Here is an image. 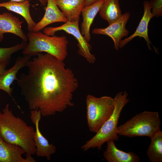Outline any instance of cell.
Wrapping results in <instances>:
<instances>
[{
	"label": "cell",
	"instance_id": "7c38bea8",
	"mask_svg": "<svg viewBox=\"0 0 162 162\" xmlns=\"http://www.w3.org/2000/svg\"><path fill=\"white\" fill-rule=\"evenodd\" d=\"M31 57L28 55L18 57L12 67L0 75V89L8 93L17 105L12 98L13 88L10 86L14 80H17L16 75L18 72L21 69L26 66Z\"/></svg>",
	"mask_w": 162,
	"mask_h": 162
},
{
	"label": "cell",
	"instance_id": "9a60e30c",
	"mask_svg": "<svg viewBox=\"0 0 162 162\" xmlns=\"http://www.w3.org/2000/svg\"><path fill=\"white\" fill-rule=\"evenodd\" d=\"M114 141L109 140L106 142V150L103 153L105 160L108 162H139V156L133 152H125L119 149Z\"/></svg>",
	"mask_w": 162,
	"mask_h": 162
},
{
	"label": "cell",
	"instance_id": "52a82bcc",
	"mask_svg": "<svg viewBox=\"0 0 162 162\" xmlns=\"http://www.w3.org/2000/svg\"><path fill=\"white\" fill-rule=\"evenodd\" d=\"M80 19L73 21H68L62 25L56 27H46L43 33L49 36H54L57 32L63 31L74 36L78 42V54L84 57L89 63L93 64L96 61L94 55L91 53L92 47L82 34L79 27Z\"/></svg>",
	"mask_w": 162,
	"mask_h": 162
},
{
	"label": "cell",
	"instance_id": "30bf717a",
	"mask_svg": "<svg viewBox=\"0 0 162 162\" xmlns=\"http://www.w3.org/2000/svg\"><path fill=\"white\" fill-rule=\"evenodd\" d=\"M20 146L5 141L0 135V162H36L32 155L25 154Z\"/></svg>",
	"mask_w": 162,
	"mask_h": 162
},
{
	"label": "cell",
	"instance_id": "5bb4252c",
	"mask_svg": "<svg viewBox=\"0 0 162 162\" xmlns=\"http://www.w3.org/2000/svg\"><path fill=\"white\" fill-rule=\"evenodd\" d=\"M44 14L36 25L33 32H38L43 29L48 25L57 22H67L68 21L60 10L56 0H47Z\"/></svg>",
	"mask_w": 162,
	"mask_h": 162
},
{
	"label": "cell",
	"instance_id": "4fadbf2b",
	"mask_svg": "<svg viewBox=\"0 0 162 162\" xmlns=\"http://www.w3.org/2000/svg\"><path fill=\"white\" fill-rule=\"evenodd\" d=\"M144 14L135 32L129 37L122 40L119 44V48H122L137 36L143 38L147 42L149 50H152L150 44L152 43L148 34V26L151 19L153 17L151 11V8L149 2L145 1L143 3Z\"/></svg>",
	"mask_w": 162,
	"mask_h": 162
},
{
	"label": "cell",
	"instance_id": "7a4b0ae2",
	"mask_svg": "<svg viewBox=\"0 0 162 162\" xmlns=\"http://www.w3.org/2000/svg\"><path fill=\"white\" fill-rule=\"evenodd\" d=\"M35 130L21 118L16 116L7 104L0 112V135L6 142L19 146L26 154H35L33 140Z\"/></svg>",
	"mask_w": 162,
	"mask_h": 162
},
{
	"label": "cell",
	"instance_id": "d4e9b609",
	"mask_svg": "<svg viewBox=\"0 0 162 162\" xmlns=\"http://www.w3.org/2000/svg\"><path fill=\"white\" fill-rule=\"evenodd\" d=\"M100 0H85L84 7L88 6L94 4Z\"/></svg>",
	"mask_w": 162,
	"mask_h": 162
},
{
	"label": "cell",
	"instance_id": "7402d4cb",
	"mask_svg": "<svg viewBox=\"0 0 162 162\" xmlns=\"http://www.w3.org/2000/svg\"><path fill=\"white\" fill-rule=\"evenodd\" d=\"M153 17L162 16V0H150L149 2Z\"/></svg>",
	"mask_w": 162,
	"mask_h": 162
},
{
	"label": "cell",
	"instance_id": "3957f363",
	"mask_svg": "<svg viewBox=\"0 0 162 162\" xmlns=\"http://www.w3.org/2000/svg\"><path fill=\"white\" fill-rule=\"evenodd\" d=\"M26 36L29 42L22 51L23 56H36L45 52L61 61L66 58L69 41L66 36H49L40 31L28 32Z\"/></svg>",
	"mask_w": 162,
	"mask_h": 162
},
{
	"label": "cell",
	"instance_id": "5b68a950",
	"mask_svg": "<svg viewBox=\"0 0 162 162\" xmlns=\"http://www.w3.org/2000/svg\"><path fill=\"white\" fill-rule=\"evenodd\" d=\"M158 112L145 111L118 126V135L129 137L146 136L150 138L160 130Z\"/></svg>",
	"mask_w": 162,
	"mask_h": 162
},
{
	"label": "cell",
	"instance_id": "cb8c5ba5",
	"mask_svg": "<svg viewBox=\"0 0 162 162\" xmlns=\"http://www.w3.org/2000/svg\"><path fill=\"white\" fill-rule=\"evenodd\" d=\"M14 2H21L24 1L25 0H9ZM40 3L41 5L44 7H45L46 6L47 0H37Z\"/></svg>",
	"mask_w": 162,
	"mask_h": 162
},
{
	"label": "cell",
	"instance_id": "ac0fdd59",
	"mask_svg": "<svg viewBox=\"0 0 162 162\" xmlns=\"http://www.w3.org/2000/svg\"><path fill=\"white\" fill-rule=\"evenodd\" d=\"M58 8L68 21L80 19L85 0H56Z\"/></svg>",
	"mask_w": 162,
	"mask_h": 162
},
{
	"label": "cell",
	"instance_id": "603a6c76",
	"mask_svg": "<svg viewBox=\"0 0 162 162\" xmlns=\"http://www.w3.org/2000/svg\"><path fill=\"white\" fill-rule=\"evenodd\" d=\"M8 64L6 63H0V75L7 70L6 68Z\"/></svg>",
	"mask_w": 162,
	"mask_h": 162
},
{
	"label": "cell",
	"instance_id": "e0dca14e",
	"mask_svg": "<svg viewBox=\"0 0 162 162\" xmlns=\"http://www.w3.org/2000/svg\"><path fill=\"white\" fill-rule=\"evenodd\" d=\"M104 1V0H100L94 4L84 7L82 10V21L81 25L80 31L88 43L91 39V26Z\"/></svg>",
	"mask_w": 162,
	"mask_h": 162
},
{
	"label": "cell",
	"instance_id": "2e32d148",
	"mask_svg": "<svg viewBox=\"0 0 162 162\" xmlns=\"http://www.w3.org/2000/svg\"><path fill=\"white\" fill-rule=\"evenodd\" d=\"M30 0H25L21 2L9 0L0 2V7L17 14L22 16L26 21L28 32H33L36 23L34 22L30 12Z\"/></svg>",
	"mask_w": 162,
	"mask_h": 162
},
{
	"label": "cell",
	"instance_id": "8992f818",
	"mask_svg": "<svg viewBox=\"0 0 162 162\" xmlns=\"http://www.w3.org/2000/svg\"><path fill=\"white\" fill-rule=\"evenodd\" d=\"M86 103L89 129L96 133L112 114L115 106L114 98L108 96L98 98L88 94Z\"/></svg>",
	"mask_w": 162,
	"mask_h": 162
},
{
	"label": "cell",
	"instance_id": "277c9868",
	"mask_svg": "<svg viewBox=\"0 0 162 162\" xmlns=\"http://www.w3.org/2000/svg\"><path fill=\"white\" fill-rule=\"evenodd\" d=\"M128 96V93L126 91L121 92L116 94L114 98L115 106L112 114L96 134L81 146V148L83 151L94 148L100 150L102 145L107 141L110 140L114 141L118 140V124L123 108L129 101Z\"/></svg>",
	"mask_w": 162,
	"mask_h": 162
},
{
	"label": "cell",
	"instance_id": "d6986e66",
	"mask_svg": "<svg viewBox=\"0 0 162 162\" xmlns=\"http://www.w3.org/2000/svg\"><path fill=\"white\" fill-rule=\"evenodd\" d=\"M98 12L109 25L116 21L122 14L119 0H104Z\"/></svg>",
	"mask_w": 162,
	"mask_h": 162
},
{
	"label": "cell",
	"instance_id": "9c48e42d",
	"mask_svg": "<svg viewBox=\"0 0 162 162\" xmlns=\"http://www.w3.org/2000/svg\"><path fill=\"white\" fill-rule=\"evenodd\" d=\"M130 14L127 12L122 14L116 21L105 28H96L92 30V34L109 36L113 40L115 49L118 50L119 44L124 37L127 36L129 31L126 28V24L130 18Z\"/></svg>",
	"mask_w": 162,
	"mask_h": 162
},
{
	"label": "cell",
	"instance_id": "ba28073f",
	"mask_svg": "<svg viewBox=\"0 0 162 162\" xmlns=\"http://www.w3.org/2000/svg\"><path fill=\"white\" fill-rule=\"evenodd\" d=\"M41 114L38 110H30V119L35 126L33 140L36 147L35 154L39 157H44L50 160L52 155L56 152V146L49 143L48 140L41 133L39 128V123Z\"/></svg>",
	"mask_w": 162,
	"mask_h": 162
},
{
	"label": "cell",
	"instance_id": "44dd1931",
	"mask_svg": "<svg viewBox=\"0 0 162 162\" xmlns=\"http://www.w3.org/2000/svg\"><path fill=\"white\" fill-rule=\"evenodd\" d=\"M27 42L22 41L13 46L8 47H0V63L9 64L12 55L14 53L24 49L27 46Z\"/></svg>",
	"mask_w": 162,
	"mask_h": 162
},
{
	"label": "cell",
	"instance_id": "8fae6325",
	"mask_svg": "<svg viewBox=\"0 0 162 162\" xmlns=\"http://www.w3.org/2000/svg\"><path fill=\"white\" fill-rule=\"evenodd\" d=\"M23 21L10 13L6 12L0 13V42L4 38L5 33H11L27 42L28 39L22 28Z\"/></svg>",
	"mask_w": 162,
	"mask_h": 162
},
{
	"label": "cell",
	"instance_id": "ffe728a7",
	"mask_svg": "<svg viewBox=\"0 0 162 162\" xmlns=\"http://www.w3.org/2000/svg\"><path fill=\"white\" fill-rule=\"evenodd\" d=\"M150 139L146 152L148 160L151 162H162V131L160 130Z\"/></svg>",
	"mask_w": 162,
	"mask_h": 162
},
{
	"label": "cell",
	"instance_id": "6da1fadb",
	"mask_svg": "<svg viewBox=\"0 0 162 162\" xmlns=\"http://www.w3.org/2000/svg\"><path fill=\"white\" fill-rule=\"evenodd\" d=\"M36 56L28 62L27 73H21L16 80L29 110L48 116L73 106L78 83L73 71L49 54Z\"/></svg>",
	"mask_w": 162,
	"mask_h": 162
}]
</instances>
